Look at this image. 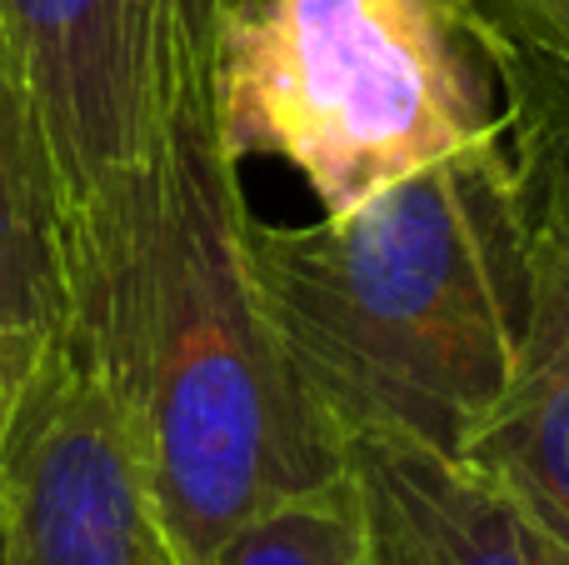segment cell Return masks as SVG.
I'll list each match as a JSON object with an SVG mask.
<instances>
[{
    "instance_id": "6da1fadb",
    "label": "cell",
    "mask_w": 569,
    "mask_h": 565,
    "mask_svg": "<svg viewBox=\"0 0 569 565\" xmlns=\"http://www.w3.org/2000/svg\"><path fill=\"white\" fill-rule=\"evenodd\" d=\"M76 346L116 386L190 565L345 476L260 300L216 100V0H170L146 160L76 256Z\"/></svg>"
},
{
    "instance_id": "7a4b0ae2",
    "label": "cell",
    "mask_w": 569,
    "mask_h": 565,
    "mask_svg": "<svg viewBox=\"0 0 569 565\" xmlns=\"http://www.w3.org/2000/svg\"><path fill=\"white\" fill-rule=\"evenodd\" d=\"M276 340L335 440L465 456L505 400L530 306V186L500 140L310 226L250 216Z\"/></svg>"
},
{
    "instance_id": "3957f363",
    "label": "cell",
    "mask_w": 569,
    "mask_h": 565,
    "mask_svg": "<svg viewBox=\"0 0 569 565\" xmlns=\"http://www.w3.org/2000/svg\"><path fill=\"white\" fill-rule=\"evenodd\" d=\"M465 40L440 0H216L220 126L335 216L505 136Z\"/></svg>"
},
{
    "instance_id": "277c9868",
    "label": "cell",
    "mask_w": 569,
    "mask_h": 565,
    "mask_svg": "<svg viewBox=\"0 0 569 565\" xmlns=\"http://www.w3.org/2000/svg\"><path fill=\"white\" fill-rule=\"evenodd\" d=\"M0 511L16 565H190L116 386L76 340L46 350L20 400Z\"/></svg>"
},
{
    "instance_id": "5b68a950",
    "label": "cell",
    "mask_w": 569,
    "mask_h": 565,
    "mask_svg": "<svg viewBox=\"0 0 569 565\" xmlns=\"http://www.w3.org/2000/svg\"><path fill=\"white\" fill-rule=\"evenodd\" d=\"M170 0H0L26 90L46 120L70 220V286L156 130Z\"/></svg>"
},
{
    "instance_id": "8992f818",
    "label": "cell",
    "mask_w": 569,
    "mask_h": 565,
    "mask_svg": "<svg viewBox=\"0 0 569 565\" xmlns=\"http://www.w3.org/2000/svg\"><path fill=\"white\" fill-rule=\"evenodd\" d=\"M370 565H569V551L475 460L405 436H350Z\"/></svg>"
},
{
    "instance_id": "52a82bcc",
    "label": "cell",
    "mask_w": 569,
    "mask_h": 565,
    "mask_svg": "<svg viewBox=\"0 0 569 565\" xmlns=\"http://www.w3.org/2000/svg\"><path fill=\"white\" fill-rule=\"evenodd\" d=\"M530 186V306L495 416L465 450L569 551V190Z\"/></svg>"
},
{
    "instance_id": "ba28073f",
    "label": "cell",
    "mask_w": 569,
    "mask_h": 565,
    "mask_svg": "<svg viewBox=\"0 0 569 565\" xmlns=\"http://www.w3.org/2000/svg\"><path fill=\"white\" fill-rule=\"evenodd\" d=\"M0 336L76 340L70 220L46 120L0 30Z\"/></svg>"
},
{
    "instance_id": "9c48e42d",
    "label": "cell",
    "mask_w": 569,
    "mask_h": 565,
    "mask_svg": "<svg viewBox=\"0 0 569 565\" xmlns=\"http://www.w3.org/2000/svg\"><path fill=\"white\" fill-rule=\"evenodd\" d=\"M210 565H370L350 476H335L256 516L216 551Z\"/></svg>"
},
{
    "instance_id": "30bf717a",
    "label": "cell",
    "mask_w": 569,
    "mask_h": 565,
    "mask_svg": "<svg viewBox=\"0 0 569 565\" xmlns=\"http://www.w3.org/2000/svg\"><path fill=\"white\" fill-rule=\"evenodd\" d=\"M500 70L505 140L525 176L569 190V76L525 56H485Z\"/></svg>"
},
{
    "instance_id": "8fae6325",
    "label": "cell",
    "mask_w": 569,
    "mask_h": 565,
    "mask_svg": "<svg viewBox=\"0 0 569 565\" xmlns=\"http://www.w3.org/2000/svg\"><path fill=\"white\" fill-rule=\"evenodd\" d=\"M480 56H525L569 76V0H440Z\"/></svg>"
},
{
    "instance_id": "7c38bea8",
    "label": "cell",
    "mask_w": 569,
    "mask_h": 565,
    "mask_svg": "<svg viewBox=\"0 0 569 565\" xmlns=\"http://www.w3.org/2000/svg\"><path fill=\"white\" fill-rule=\"evenodd\" d=\"M60 346V340H56ZM50 346L40 340H16V336H0V456H6V440H10V426L20 416V400H26L30 380H36L40 360H46Z\"/></svg>"
},
{
    "instance_id": "4fadbf2b",
    "label": "cell",
    "mask_w": 569,
    "mask_h": 565,
    "mask_svg": "<svg viewBox=\"0 0 569 565\" xmlns=\"http://www.w3.org/2000/svg\"><path fill=\"white\" fill-rule=\"evenodd\" d=\"M0 565H16V556H10V536H6V511H0Z\"/></svg>"
}]
</instances>
